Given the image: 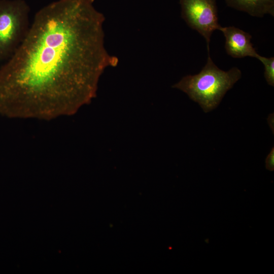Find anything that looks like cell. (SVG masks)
I'll use <instances>...</instances> for the list:
<instances>
[{"mask_svg": "<svg viewBox=\"0 0 274 274\" xmlns=\"http://www.w3.org/2000/svg\"><path fill=\"white\" fill-rule=\"evenodd\" d=\"M94 0H57L34 16L0 67V115L51 120L76 114L96 96L99 78L117 57L104 46V15Z\"/></svg>", "mask_w": 274, "mask_h": 274, "instance_id": "6da1fadb", "label": "cell"}, {"mask_svg": "<svg viewBox=\"0 0 274 274\" xmlns=\"http://www.w3.org/2000/svg\"><path fill=\"white\" fill-rule=\"evenodd\" d=\"M219 30L225 37V48L229 55L236 58L247 56L257 58L259 54L253 47L250 33L233 26H221Z\"/></svg>", "mask_w": 274, "mask_h": 274, "instance_id": "5b68a950", "label": "cell"}, {"mask_svg": "<svg viewBox=\"0 0 274 274\" xmlns=\"http://www.w3.org/2000/svg\"><path fill=\"white\" fill-rule=\"evenodd\" d=\"M257 59L260 60L264 65V76L267 83L270 86H274V57L267 58L260 55Z\"/></svg>", "mask_w": 274, "mask_h": 274, "instance_id": "52a82bcc", "label": "cell"}, {"mask_svg": "<svg viewBox=\"0 0 274 274\" xmlns=\"http://www.w3.org/2000/svg\"><path fill=\"white\" fill-rule=\"evenodd\" d=\"M181 16L187 24L206 40L210 53L211 37L221 26L218 22L216 0H179Z\"/></svg>", "mask_w": 274, "mask_h": 274, "instance_id": "277c9868", "label": "cell"}, {"mask_svg": "<svg viewBox=\"0 0 274 274\" xmlns=\"http://www.w3.org/2000/svg\"><path fill=\"white\" fill-rule=\"evenodd\" d=\"M30 11L25 0H0V61L9 59L26 37Z\"/></svg>", "mask_w": 274, "mask_h": 274, "instance_id": "3957f363", "label": "cell"}, {"mask_svg": "<svg viewBox=\"0 0 274 274\" xmlns=\"http://www.w3.org/2000/svg\"><path fill=\"white\" fill-rule=\"evenodd\" d=\"M265 167L269 171L274 170V148L273 147L270 150L269 153L267 155L265 159Z\"/></svg>", "mask_w": 274, "mask_h": 274, "instance_id": "ba28073f", "label": "cell"}, {"mask_svg": "<svg viewBox=\"0 0 274 274\" xmlns=\"http://www.w3.org/2000/svg\"><path fill=\"white\" fill-rule=\"evenodd\" d=\"M227 5L249 15L262 17L266 14L274 16V0H225Z\"/></svg>", "mask_w": 274, "mask_h": 274, "instance_id": "8992f818", "label": "cell"}, {"mask_svg": "<svg viewBox=\"0 0 274 274\" xmlns=\"http://www.w3.org/2000/svg\"><path fill=\"white\" fill-rule=\"evenodd\" d=\"M241 76L242 72L236 67L228 71L220 69L208 53L207 63L198 74L184 77L173 87L186 93L205 113H208L219 105Z\"/></svg>", "mask_w": 274, "mask_h": 274, "instance_id": "7a4b0ae2", "label": "cell"}]
</instances>
